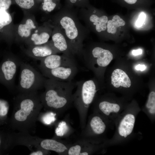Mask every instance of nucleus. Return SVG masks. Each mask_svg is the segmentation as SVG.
Listing matches in <instances>:
<instances>
[{
    "label": "nucleus",
    "instance_id": "nucleus-1",
    "mask_svg": "<svg viewBox=\"0 0 155 155\" xmlns=\"http://www.w3.org/2000/svg\"><path fill=\"white\" fill-rule=\"evenodd\" d=\"M42 108L37 92L19 93L13 98V109L10 120L11 127L22 133L33 132Z\"/></svg>",
    "mask_w": 155,
    "mask_h": 155
},
{
    "label": "nucleus",
    "instance_id": "nucleus-2",
    "mask_svg": "<svg viewBox=\"0 0 155 155\" xmlns=\"http://www.w3.org/2000/svg\"><path fill=\"white\" fill-rule=\"evenodd\" d=\"M53 26L58 27L62 32L74 56H81L83 42L88 34V28L80 22L74 7L64 6L48 21Z\"/></svg>",
    "mask_w": 155,
    "mask_h": 155
},
{
    "label": "nucleus",
    "instance_id": "nucleus-3",
    "mask_svg": "<svg viewBox=\"0 0 155 155\" xmlns=\"http://www.w3.org/2000/svg\"><path fill=\"white\" fill-rule=\"evenodd\" d=\"M75 83L48 78L46 80L45 91L39 95L43 107L58 115L67 110L73 104V91Z\"/></svg>",
    "mask_w": 155,
    "mask_h": 155
},
{
    "label": "nucleus",
    "instance_id": "nucleus-4",
    "mask_svg": "<svg viewBox=\"0 0 155 155\" xmlns=\"http://www.w3.org/2000/svg\"><path fill=\"white\" fill-rule=\"evenodd\" d=\"M141 111L136 105L127 106L114 121L115 132L112 137L107 140V147L126 143L136 136L134 127L137 117Z\"/></svg>",
    "mask_w": 155,
    "mask_h": 155
},
{
    "label": "nucleus",
    "instance_id": "nucleus-5",
    "mask_svg": "<svg viewBox=\"0 0 155 155\" xmlns=\"http://www.w3.org/2000/svg\"><path fill=\"white\" fill-rule=\"evenodd\" d=\"M76 89L73 94V103L78 111L80 127H85L89 108L94 101L98 90L93 80H83L75 83Z\"/></svg>",
    "mask_w": 155,
    "mask_h": 155
},
{
    "label": "nucleus",
    "instance_id": "nucleus-6",
    "mask_svg": "<svg viewBox=\"0 0 155 155\" xmlns=\"http://www.w3.org/2000/svg\"><path fill=\"white\" fill-rule=\"evenodd\" d=\"M17 90L19 93L37 92L44 86L46 79L30 64L22 61Z\"/></svg>",
    "mask_w": 155,
    "mask_h": 155
},
{
    "label": "nucleus",
    "instance_id": "nucleus-7",
    "mask_svg": "<svg viewBox=\"0 0 155 155\" xmlns=\"http://www.w3.org/2000/svg\"><path fill=\"white\" fill-rule=\"evenodd\" d=\"M114 126L107 118L98 113L93 112L89 116L87 123L82 129V137L94 139H106L109 128L113 129Z\"/></svg>",
    "mask_w": 155,
    "mask_h": 155
},
{
    "label": "nucleus",
    "instance_id": "nucleus-8",
    "mask_svg": "<svg viewBox=\"0 0 155 155\" xmlns=\"http://www.w3.org/2000/svg\"><path fill=\"white\" fill-rule=\"evenodd\" d=\"M108 138L94 139L81 137L70 144L67 155H90L106 152Z\"/></svg>",
    "mask_w": 155,
    "mask_h": 155
},
{
    "label": "nucleus",
    "instance_id": "nucleus-9",
    "mask_svg": "<svg viewBox=\"0 0 155 155\" xmlns=\"http://www.w3.org/2000/svg\"><path fill=\"white\" fill-rule=\"evenodd\" d=\"M22 61L11 52L4 54L0 63V83L10 90L14 89V80L18 69Z\"/></svg>",
    "mask_w": 155,
    "mask_h": 155
},
{
    "label": "nucleus",
    "instance_id": "nucleus-10",
    "mask_svg": "<svg viewBox=\"0 0 155 155\" xmlns=\"http://www.w3.org/2000/svg\"><path fill=\"white\" fill-rule=\"evenodd\" d=\"M82 56L86 65L95 61L89 67H90L95 62L91 68L94 67L96 65L98 67H105L110 64L113 59V54L109 51L100 46L92 48L84 46Z\"/></svg>",
    "mask_w": 155,
    "mask_h": 155
},
{
    "label": "nucleus",
    "instance_id": "nucleus-11",
    "mask_svg": "<svg viewBox=\"0 0 155 155\" xmlns=\"http://www.w3.org/2000/svg\"><path fill=\"white\" fill-rule=\"evenodd\" d=\"M97 10L90 5L87 8H80L79 11V18L84 21L86 27L93 28L99 33L107 29L108 17L104 15L99 16Z\"/></svg>",
    "mask_w": 155,
    "mask_h": 155
},
{
    "label": "nucleus",
    "instance_id": "nucleus-12",
    "mask_svg": "<svg viewBox=\"0 0 155 155\" xmlns=\"http://www.w3.org/2000/svg\"><path fill=\"white\" fill-rule=\"evenodd\" d=\"M23 11L22 20L15 25L14 42L18 44H24L38 26L34 16L31 12Z\"/></svg>",
    "mask_w": 155,
    "mask_h": 155
},
{
    "label": "nucleus",
    "instance_id": "nucleus-13",
    "mask_svg": "<svg viewBox=\"0 0 155 155\" xmlns=\"http://www.w3.org/2000/svg\"><path fill=\"white\" fill-rule=\"evenodd\" d=\"M28 145L30 149L34 147L35 150L39 148L55 152L61 155H67L70 144L53 138L44 139L31 135L29 137Z\"/></svg>",
    "mask_w": 155,
    "mask_h": 155
},
{
    "label": "nucleus",
    "instance_id": "nucleus-14",
    "mask_svg": "<svg viewBox=\"0 0 155 155\" xmlns=\"http://www.w3.org/2000/svg\"><path fill=\"white\" fill-rule=\"evenodd\" d=\"M127 106L101 98L94 103L93 112L101 114L114 126V122L115 120Z\"/></svg>",
    "mask_w": 155,
    "mask_h": 155
},
{
    "label": "nucleus",
    "instance_id": "nucleus-15",
    "mask_svg": "<svg viewBox=\"0 0 155 155\" xmlns=\"http://www.w3.org/2000/svg\"><path fill=\"white\" fill-rule=\"evenodd\" d=\"M13 13L0 9V38L9 46L14 42V27Z\"/></svg>",
    "mask_w": 155,
    "mask_h": 155
},
{
    "label": "nucleus",
    "instance_id": "nucleus-16",
    "mask_svg": "<svg viewBox=\"0 0 155 155\" xmlns=\"http://www.w3.org/2000/svg\"><path fill=\"white\" fill-rule=\"evenodd\" d=\"M41 71L42 75L48 78L60 81L71 82L77 73L78 67L75 63Z\"/></svg>",
    "mask_w": 155,
    "mask_h": 155
},
{
    "label": "nucleus",
    "instance_id": "nucleus-17",
    "mask_svg": "<svg viewBox=\"0 0 155 155\" xmlns=\"http://www.w3.org/2000/svg\"><path fill=\"white\" fill-rule=\"evenodd\" d=\"M20 47L28 57L40 61L50 55L60 53L54 46L51 40L41 45L27 46L26 48L22 45Z\"/></svg>",
    "mask_w": 155,
    "mask_h": 155
},
{
    "label": "nucleus",
    "instance_id": "nucleus-18",
    "mask_svg": "<svg viewBox=\"0 0 155 155\" xmlns=\"http://www.w3.org/2000/svg\"><path fill=\"white\" fill-rule=\"evenodd\" d=\"M53 29L51 24L48 21H45L38 26L24 44L27 46L44 44L49 41Z\"/></svg>",
    "mask_w": 155,
    "mask_h": 155
},
{
    "label": "nucleus",
    "instance_id": "nucleus-19",
    "mask_svg": "<svg viewBox=\"0 0 155 155\" xmlns=\"http://www.w3.org/2000/svg\"><path fill=\"white\" fill-rule=\"evenodd\" d=\"M39 67L40 71L51 69L65 65L76 63L74 57H71L63 54H57L47 56L40 61Z\"/></svg>",
    "mask_w": 155,
    "mask_h": 155
},
{
    "label": "nucleus",
    "instance_id": "nucleus-20",
    "mask_svg": "<svg viewBox=\"0 0 155 155\" xmlns=\"http://www.w3.org/2000/svg\"><path fill=\"white\" fill-rule=\"evenodd\" d=\"M53 26V25H52ZM53 29L51 40L54 47L60 53L71 57H74L64 34L57 26H53Z\"/></svg>",
    "mask_w": 155,
    "mask_h": 155
},
{
    "label": "nucleus",
    "instance_id": "nucleus-21",
    "mask_svg": "<svg viewBox=\"0 0 155 155\" xmlns=\"http://www.w3.org/2000/svg\"><path fill=\"white\" fill-rule=\"evenodd\" d=\"M111 82L116 88L120 86L129 88L131 84V80L126 73L121 69H116L112 72L111 76Z\"/></svg>",
    "mask_w": 155,
    "mask_h": 155
},
{
    "label": "nucleus",
    "instance_id": "nucleus-22",
    "mask_svg": "<svg viewBox=\"0 0 155 155\" xmlns=\"http://www.w3.org/2000/svg\"><path fill=\"white\" fill-rule=\"evenodd\" d=\"M148 116L151 122L153 123L155 120V92H151L147 101L144 107L141 109Z\"/></svg>",
    "mask_w": 155,
    "mask_h": 155
},
{
    "label": "nucleus",
    "instance_id": "nucleus-23",
    "mask_svg": "<svg viewBox=\"0 0 155 155\" xmlns=\"http://www.w3.org/2000/svg\"><path fill=\"white\" fill-rule=\"evenodd\" d=\"M55 130V137L63 138L68 136L73 132V129L69 124L65 120L56 123Z\"/></svg>",
    "mask_w": 155,
    "mask_h": 155
},
{
    "label": "nucleus",
    "instance_id": "nucleus-24",
    "mask_svg": "<svg viewBox=\"0 0 155 155\" xmlns=\"http://www.w3.org/2000/svg\"><path fill=\"white\" fill-rule=\"evenodd\" d=\"M61 0H43L39 9L46 14L61 8Z\"/></svg>",
    "mask_w": 155,
    "mask_h": 155
},
{
    "label": "nucleus",
    "instance_id": "nucleus-25",
    "mask_svg": "<svg viewBox=\"0 0 155 155\" xmlns=\"http://www.w3.org/2000/svg\"><path fill=\"white\" fill-rule=\"evenodd\" d=\"M58 115L56 113L51 111L39 113L37 120L43 124L49 126H51L57 123V117Z\"/></svg>",
    "mask_w": 155,
    "mask_h": 155
},
{
    "label": "nucleus",
    "instance_id": "nucleus-26",
    "mask_svg": "<svg viewBox=\"0 0 155 155\" xmlns=\"http://www.w3.org/2000/svg\"><path fill=\"white\" fill-rule=\"evenodd\" d=\"M13 4L18 5L23 11H31L39 9L40 5L35 0H13Z\"/></svg>",
    "mask_w": 155,
    "mask_h": 155
},
{
    "label": "nucleus",
    "instance_id": "nucleus-27",
    "mask_svg": "<svg viewBox=\"0 0 155 155\" xmlns=\"http://www.w3.org/2000/svg\"><path fill=\"white\" fill-rule=\"evenodd\" d=\"M125 22L117 15L113 16L112 20H108L107 24V31L109 33L115 34L118 28L125 25Z\"/></svg>",
    "mask_w": 155,
    "mask_h": 155
},
{
    "label": "nucleus",
    "instance_id": "nucleus-28",
    "mask_svg": "<svg viewBox=\"0 0 155 155\" xmlns=\"http://www.w3.org/2000/svg\"><path fill=\"white\" fill-rule=\"evenodd\" d=\"M89 5V0H65V5L69 7H75L80 8H87Z\"/></svg>",
    "mask_w": 155,
    "mask_h": 155
},
{
    "label": "nucleus",
    "instance_id": "nucleus-29",
    "mask_svg": "<svg viewBox=\"0 0 155 155\" xmlns=\"http://www.w3.org/2000/svg\"><path fill=\"white\" fill-rule=\"evenodd\" d=\"M9 104L6 100L0 99V117L6 118L7 115Z\"/></svg>",
    "mask_w": 155,
    "mask_h": 155
},
{
    "label": "nucleus",
    "instance_id": "nucleus-30",
    "mask_svg": "<svg viewBox=\"0 0 155 155\" xmlns=\"http://www.w3.org/2000/svg\"><path fill=\"white\" fill-rule=\"evenodd\" d=\"M12 4H13V0H0V9L8 10Z\"/></svg>",
    "mask_w": 155,
    "mask_h": 155
},
{
    "label": "nucleus",
    "instance_id": "nucleus-31",
    "mask_svg": "<svg viewBox=\"0 0 155 155\" xmlns=\"http://www.w3.org/2000/svg\"><path fill=\"white\" fill-rule=\"evenodd\" d=\"M146 18V15L143 12H142L139 15L136 21L135 25L137 27H141L144 23Z\"/></svg>",
    "mask_w": 155,
    "mask_h": 155
},
{
    "label": "nucleus",
    "instance_id": "nucleus-32",
    "mask_svg": "<svg viewBox=\"0 0 155 155\" xmlns=\"http://www.w3.org/2000/svg\"><path fill=\"white\" fill-rule=\"evenodd\" d=\"M50 151L42 148H39L31 151L30 155H49L50 154Z\"/></svg>",
    "mask_w": 155,
    "mask_h": 155
},
{
    "label": "nucleus",
    "instance_id": "nucleus-33",
    "mask_svg": "<svg viewBox=\"0 0 155 155\" xmlns=\"http://www.w3.org/2000/svg\"><path fill=\"white\" fill-rule=\"evenodd\" d=\"M126 4L130 5L136 4L138 2L139 0H122Z\"/></svg>",
    "mask_w": 155,
    "mask_h": 155
},
{
    "label": "nucleus",
    "instance_id": "nucleus-34",
    "mask_svg": "<svg viewBox=\"0 0 155 155\" xmlns=\"http://www.w3.org/2000/svg\"><path fill=\"white\" fill-rule=\"evenodd\" d=\"M132 53L133 55L136 56L141 54L142 53V51L141 49L134 50H133Z\"/></svg>",
    "mask_w": 155,
    "mask_h": 155
},
{
    "label": "nucleus",
    "instance_id": "nucleus-35",
    "mask_svg": "<svg viewBox=\"0 0 155 155\" xmlns=\"http://www.w3.org/2000/svg\"><path fill=\"white\" fill-rule=\"evenodd\" d=\"M146 68V66L144 65L138 64L135 67L136 70H140L141 71H143L145 70Z\"/></svg>",
    "mask_w": 155,
    "mask_h": 155
},
{
    "label": "nucleus",
    "instance_id": "nucleus-36",
    "mask_svg": "<svg viewBox=\"0 0 155 155\" xmlns=\"http://www.w3.org/2000/svg\"><path fill=\"white\" fill-rule=\"evenodd\" d=\"M35 1L38 4L40 5L43 0H35Z\"/></svg>",
    "mask_w": 155,
    "mask_h": 155
},
{
    "label": "nucleus",
    "instance_id": "nucleus-37",
    "mask_svg": "<svg viewBox=\"0 0 155 155\" xmlns=\"http://www.w3.org/2000/svg\"><path fill=\"white\" fill-rule=\"evenodd\" d=\"M1 138L0 137V146L1 145Z\"/></svg>",
    "mask_w": 155,
    "mask_h": 155
},
{
    "label": "nucleus",
    "instance_id": "nucleus-38",
    "mask_svg": "<svg viewBox=\"0 0 155 155\" xmlns=\"http://www.w3.org/2000/svg\"><path fill=\"white\" fill-rule=\"evenodd\" d=\"M1 41V39H0V42Z\"/></svg>",
    "mask_w": 155,
    "mask_h": 155
}]
</instances>
